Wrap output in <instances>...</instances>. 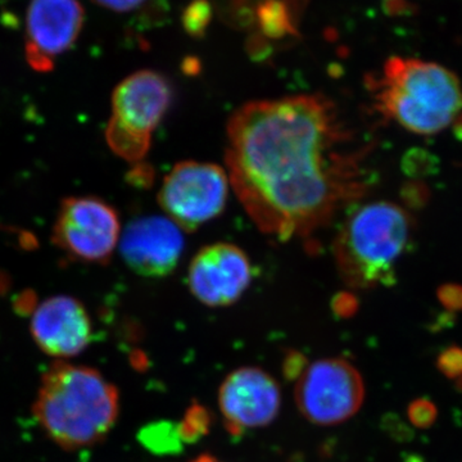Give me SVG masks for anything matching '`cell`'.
I'll list each match as a JSON object with an SVG mask.
<instances>
[{
	"mask_svg": "<svg viewBox=\"0 0 462 462\" xmlns=\"http://www.w3.org/2000/svg\"><path fill=\"white\" fill-rule=\"evenodd\" d=\"M252 281L251 261L230 243H215L200 249L188 272L191 294L208 307L233 305Z\"/></svg>",
	"mask_w": 462,
	"mask_h": 462,
	"instance_id": "8fae6325",
	"label": "cell"
},
{
	"mask_svg": "<svg viewBox=\"0 0 462 462\" xmlns=\"http://www.w3.org/2000/svg\"><path fill=\"white\" fill-rule=\"evenodd\" d=\"M254 16L264 38L282 39L297 35L294 12L287 0H263L258 3Z\"/></svg>",
	"mask_w": 462,
	"mask_h": 462,
	"instance_id": "5bb4252c",
	"label": "cell"
},
{
	"mask_svg": "<svg viewBox=\"0 0 462 462\" xmlns=\"http://www.w3.org/2000/svg\"><path fill=\"white\" fill-rule=\"evenodd\" d=\"M32 333L48 355L72 357L89 345L91 321L85 307L75 298L53 297L33 312Z\"/></svg>",
	"mask_w": 462,
	"mask_h": 462,
	"instance_id": "4fadbf2b",
	"label": "cell"
},
{
	"mask_svg": "<svg viewBox=\"0 0 462 462\" xmlns=\"http://www.w3.org/2000/svg\"><path fill=\"white\" fill-rule=\"evenodd\" d=\"M178 424L182 442L196 443L211 430L212 415L202 404L193 403Z\"/></svg>",
	"mask_w": 462,
	"mask_h": 462,
	"instance_id": "e0dca14e",
	"label": "cell"
},
{
	"mask_svg": "<svg viewBox=\"0 0 462 462\" xmlns=\"http://www.w3.org/2000/svg\"><path fill=\"white\" fill-rule=\"evenodd\" d=\"M212 20V7L208 0H191L181 14L185 32L193 38H203Z\"/></svg>",
	"mask_w": 462,
	"mask_h": 462,
	"instance_id": "ac0fdd59",
	"label": "cell"
},
{
	"mask_svg": "<svg viewBox=\"0 0 462 462\" xmlns=\"http://www.w3.org/2000/svg\"><path fill=\"white\" fill-rule=\"evenodd\" d=\"M139 442L152 454L170 456L181 454L185 443L179 433L178 422L161 420L151 422L142 428Z\"/></svg>",
	"mask_w": 462,
	"mask_h": 462,
	"instance_id": "9a60e30c",
	"label": "cell"
},
{
	"mask_svg": "<svg viewBox=\"0 0 462 462\" xmlns=\"http://www.w3.org/2000/svg\"><path fill=\"white\" fill-rule=\"evenodd\" d=\"M230 187L223 167L184 161L163 179L158 202L181 230L194 231L223 214Z\"/></svg>",
	"mask_w": 462,
	"mask_h": 462,
	"instance_id": "8992f818",
	"label": "cell"
},
{
	"mask_svg": "<svg viewBox=\"0 0 462 462\" xmlns=\"http://www.w3.org/2000/svg\"><path fill=\"white\" fill-rule=\"evenodd\" d=\"M226 133L231 188L267 236L310 238L363 193L351 133L321 94L247 103Z\"/></svg>",
	"mask_w": 462,
	"mask_h": 462,
	"instance_id": "6da1fadb",
	"label": "cell"
},
{
	"mask_svg": "<svg viewBox=\"0 0 462 462\" xmlns=\"http://www.w3.org/2000/svg\"><path fill=\"white\" fill-rule=\"evenodd\" d=\"M412 220L394 203L373 202L349 215L334 242L340 276L356 289L396 284V263L411 247Z\"/></svg>",
	"mask_w": 462,
	"mask_h": 462,
	"instance_id": "3957f363",
	"label": "cell"
},
{
	"mask_svg": "<svg viewBox=\"0 0 462 462\" xmlns=\"http://www.w3.org/2000/svg\"><path fill=\"white\" fill-rule=\"evenodd\" d=\"M281 403L278 383L258 367H242L230 373L218 391L225 427L234 437L272 424Z\"/></svg>",
	"mask_w": 462,
	"mask_h": 462,
	"instance_id": "30bf717a",
	"label": "cell"
},
{
	"mask_svg": "<svg viewBox=\"0 0 462 462\" xmlns=\"http://www.w3.org/2000/svg\"><path fill=\"white\" fill-rule=\"evenodd\" d=\"M309 366V361L302 354L297 351H289L282 363V374L288 380H297L300 378Z\"/></svg>",
	"mask_w": 462,
	"mask_h": 462,
	"instance_id": "603a6c76",
	"label": "cell"
},
{
	"mask_svg": "<svg viewBox=\"0 0 462 462\" xmlns=\"http://www.w3.org/2000/svg\"><path fill=\"white\" fill-rule=\"evenodd\" d=\"M387 430L391 431V436L398 440H411L413 438V430H410L401 419L396 416H389V420L385 421Z\"/></svg>",
	"mask_w": 462,
	"mask_h": 462,
	"instance_id": "484cf974",
	"label": "cell"
},
{
	"mask_svg": "<svg viewBox=\"0 0 462 462\" xmlns=\"http://www.w3.org/2000/svg\"><path fill=\"white\" fill-rule=\"evenodd\" d=\"M191 462H220L217 458H215L214 456L211 455H202L199 457H197L196 460Z\"/></svg>",
	"mask_w": 462,
	"mask_h": 462,
	"instance_id": "83f0119b",
	"label": "cell"
},
{
	"mask_svg": "<svg viewBox=\"0 0 462 462\" xmlns=\"http://www.w3.org/2000/svg\"><path fill=\"white\" fill-rule=\"evenodd\" d=\"M376 99L385 115L421 135L442 132L462 111L457 76L438 63L412 58L387 60Z\"/></svg>",
	"mask_w": 462,
	"mask_h": 462,
	"instance_id": "277c9868",
	"label": "cell"
},
{
	"mask_svg": "<svg viewBox=\"0 0 462 462\" xmlns=\"http://www.w3.org/2000/svg\"><path fill=\"white\" fill-rule=\"evenodd\" d=\"M298 410L318 425H337L360 410L364 380L354 365L343 358H325L309 365L297 380Z\"/></svg>",
	"mask_w": 462,
	"mask_h": 462,
	"instance_id": "52a82bcc",
	"label": "cell"
},
{
	"mask_svg": "<svg viewBox=\"0 0 462 462\" xmlns=\"http://www.w3.org/2000/svg\"><path fill=\"white\" fill-rule=\"evenodd\" d=\"M437 367L446 378L458 380L462 378V348L449 346L442 349L437 358Z\"/></svg>",
	"mask_w": 462,
	"mask_h": 462,
	"instance_id": "44dd1931",
	"label": "cell"
},
{
	"mask_svg": "<svg viewBox=\"0 0 462 462\" xmlns=\"http://www.w3.org/2000/svg\"><path fill=\"white\" fill-rule=\"evenodd\" d=\"M120 233L114 207L97 197H71L60 205L53 243L72 260L106 263L117 247Z\"/></svg>",
	"mask_w": 462,
	"mask_h": 462,
	"instance_id": "ba28073f",
	"label": "cell"
},
{
	"mask_svg": "<svg viewBox=\"0 0 462 462\" xmlns=\"http://www.w3.org/2000/svg\"><path fill=\"white\" fill-rule=\"evenodd\" d=\"M401 171L410 180H424L440 171V160L424 148H410L401 160Z\"/></svg>",
	"mask_w": 462,
	"mask_h": 462,
	"instance_id": "2e32d148",
	"label": "cell"
},
{
	"mask_svg": "<svg viewBox=\"0 0 462 462\" xmlns=\"http://www.w3.org/2000/svg\"><path fill=\"white\" fill-rule=\"evenodd\" d=\"M118 392L97 370L56 363L42 375L33 413L66 449L100 442L117 420Z\"/></svg>",
	"mask_w": 462,
	"mask_h": 462,
	"instance_id": "7a4b0ae2",
	"label": "cell"
},
{
	"mask_svg": "<svg viewBox=\"0 0 462 462\" xmlns=\"http://www.w3.org/2000/svg\"><path fill=\"white\" fill-rule=\"evenodd\" d=\"M121 254L127 266L145 278H165L178 266L184 236L169 217L138 218L125 230Z\"/></svg>",
	"mask_w": 462,
	"mask_h": 462,
	"instance_id": "7c38bea8",
	"label": "cell"
},
{
	"mask_svg": "<svg viewBox=\"0 0 462 462\" xmlns=\"http://www.w3.org/2000/svg\"><path fill=\"white\" fill-rule=\"evenodd\" d=\"M404 462H422L420 457H418V456H410L409 458H407Z\"/></svg>",
	"mask_w": 462,
	"mask_h": 462,
	"instance_id": "f1b7e54d",
	"label": "cell"
},
{
	"mask_svg": "<svg viewBox=\"0 0 462 462\" xmlns=\"http://www.w3.org/2000/svg\"><path fill=\"white\" fill-rule=\"evenodd\" d=\"M334 311L340 318H351L358 310V300L355 296L348 293H342L334 302Z\"/></svg>",
	"mask_w": 462,
	"mask_h": 462,
	"instance_id": "cb8c5ba5",
	"label": "cell"
},
{
	"mask_svg": "<svg viewBox=\"0 0 462 462\" xmlns=\"http://www.w3.org/2000/svg\"><path fill=\"white\" fill-rule=\"evenodd\" d=\"M400 197L406 208L421 211L430 203L431 191L424 181L410 180L404 182L401 188Z\"/></svg>",
	"mask_w": 462,
	"mask_h": 462,
	"instance_id": "d6986e66",
	"label": "cell"
},
{
	"mask_svg": "<svg viewBox=\"0 0 462 462\" xmlns=\"http://www.w3.org/2000/svg\"><path fill=\"white\" fill-rule=\"evenodd\" d=\"M84 23L80 0H30L25 47L29 65L35 71H51L57 57L74 47Z\"/></svg>",
	"mask_w": 462,
	"mask_h": 462,
	"instance_id": "9c48e42d",
	"label": "cell"
},
{
	"mask_svg": "<svg viewBox=\"0 0 462 462\" xmlns=\"http://www.w3.org/2000/svg\"><path fill=\"white\" fill-rule=\"evenodd\" d=\"M437 297L447 311L452 314L462 311V285L455 282L440 285L437 291Z\"/></svg>",
	"mask_w": 462,
	"mask_h": 462,
	"instance_id": "7402d4cb",
	"label": "cell"
},
{
	"mask_svg": "<svg viewBox=\"0 0 462 462\" xmlns=\"http://www.w3.org/2000/svg\"><path fill=\"white\" fill-rule=\"evenodd\" d=\"M171 102V84L160 72L143 69L124 79L112 96V117L106 130L112 151L129 162L142 161Z\"/></svg>",
	"mask_w": 462,
	"mask_h": 462,
	"instance_id": "5b68a950",
	"label": "cell"
},
{
	"mask_svg": "<svg viewBox=\"0 0 462 462\" xmlns=\"http://www.w3.org/2000/svg\"><path fill=\"white\" fill-rule=\"evenodd\" d=\"M99 7L108 9L112 12H130L138 8L145 0H91Z\"/></svg>",
	"mask_w": 462,
	"mask_h": 462,
	"instance_id": "d4e9b609",
	"label": "cell"
},
{
	"mask_svg": "<svg viewBox=\"0 0 462 462\" xmlns=\"http://www.w3.org/2000/svg\"><path fill=\"white\" fill-rule=\"evenodd\" d=\"M456 316L452 312H443L442 315L438 316L436 324H431V330L448 329L454 325Z\"/></svg>",
	"mask_w": 462,
	"mask_h": 462,
	"instance_id": "4316f807",
	"label": "cell"
},
{
	"mask_svg": "<svg viewBox=\"0 0 462 462\" xmlns=\"http://www.w3.org/2000/svg\"><path fill=\"white\" fill-rule=\"evenodd\" d=\"M409 420L416 428L428 430L437 420L438 410L436 404L430 398H419L412 401L407 409Z\"/></svg>",
	"mask_w": 462,
	"mask_h": 462,
	"instance_id": "ffe728a7",
	"label": "cell"
}]
</instances>
